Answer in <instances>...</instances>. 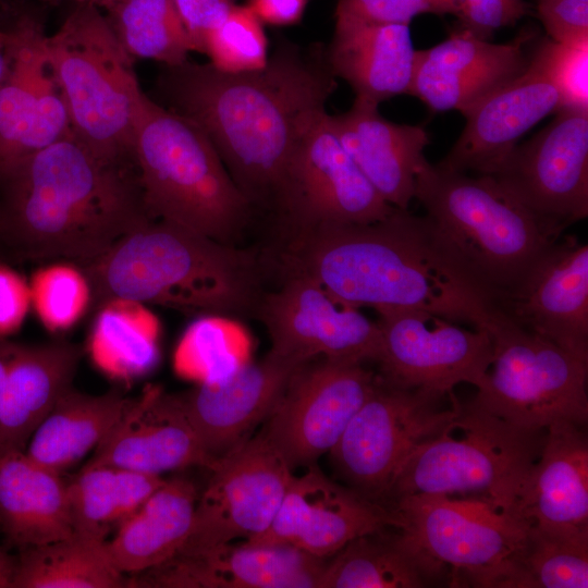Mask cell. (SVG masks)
<instances>
[{"label": "cell", "instance_id": "60d3db41", "mask_svg": "<svg viewBox=\"0 0 588 588\" xmlns=\"http://www.w3.org/2000/svg\"><path fill=\"white\" fill-rule=\"evenodd\" d=\"M558 88L562 108L588 111V42L543 40L529 59Z\"/></svg>", "mask_w": 588, "mask_h": 588}, {"label": "cell", "instance_id": "9c48e42d", "mask_svg": "<svg viewBox=\"0 0 588 588\" xmlns=\"http://www.w3.org/2000/svg\"><path fill=\"white\" fill-rule=\"evenodd\" d=\"M493 346L490 368L473 401L516 425L547 429L588 420V360L518 326L490 307L480 323Z\"/></svg>", "mask_w": 588, "mask_h": 588}, {"label": "cell", "instance_id": "d590c367", "mask_svg": "<svg viewBox=\"0 0 588 588\" xmlns=\"http://www.w3.org/2000/svg\"><path fill=\"white\" fill-rule=\"evenodd\" d=\"M588 540L529 526L522 548L498 574L492 588H587Z\"/></svg>", "mask_w": 588, "mask_h": 588}, {"label": "cell", "instance_id": "7a4b0ae2", "mask_svg": "<svg viewBox=\"0 0 588 588\" xmlns=\"http://www.w3.org/2000/svg\"><path fill=\"white\" fill-rule=\"evenodd\" d=\"M298 233L294 272L311 277L342 304L378 314L418 309L474 327L491 306L426 215L394 208L373 222Z\"/></svg>", "mask_w": 588, "mask_h": 588}, {"label": "cell", "instance_id": "cb8c5ba5", "mask_svg": "<svg viewBox=\"0 0 588 588\" xmlns=\"http://www.w3.org/2000/svg\"><path fill=\"white\" fill-rule=\"evenodd\" d=\"M100 465L161 476L191 466L210 469L213 462L176 394L150 387L139 399L131 400L84 467Z\"/></svg>", "mask_w": 588, "mask_h": 588}, {"label": "cell", "instance_id": "5b68a950", "mask_svg": "<svg viewBox=\"0 0 588 588\" xmlns=\"http://www.w3.org/2000/svg\"><path fill=\"white\" fill-rule=\"evenodd\" d=\"M414 198L492 306L518 286L566 229L532 212L493 177L470 176L426 158L416 172Z\"/></svg>", "mask_w": 588, "mask_h": 588}, {"label": "cell", "instance_id": "e575fe53", "mask_svg": "<svg viewBox=\"0 0 588 588\" xmlns=\"http://www.w3.org/2000/svg\"><path fill=\"white\" fill-rule=\"evenodd\" d=\"M164 480L109 465L83 467L68 485L74 531L108 540Z\"/></svg>", "mask_w": 588, "mask_h": 588}, {"label": "cell", "instance_id": "ffe728a7", "mask_svg": "<svg viewBox=\"0 0 588 588\" xmlns=\"http://www.w3.org/2000/svg\"><path fill=\"white\" fill-rule=\"evenodd\" d=\"M327 560L289 543L226 542L128 577V587L318 588Z\"/></svg>", "mask_w": 588, "mask_h": 588}, {"label": "cell", "instance_id": "f1b7e54d", "mask_svg": "<svg viewBox=\"0 0 588 588\" xmlns=\"http://www.w3.org/2000/svg\"><path fill=\"white\" fill-rule=\"evenodd\" d=\"M82 348L68 341L20 344L0 396V451H24L57 401L71 389Z\"/></svg>", "mask_w": 588, "mask_h": 588}, {"label": "cell", "instance_id": "4dcf8cb0", "mask_svg": "<svg viewBox=\"0 0 588 588\" xmlns=\"http://www.w3.org/2000/svg\"><path fill=\"white\" fill-rule=\"evenodd\" d=\"M326 51L333 74L351 85L356 98L379 105L408 95L416 54L409 25L335 22Z\"/></svg>", "mask_w": 588, "mask_h": 588}, {"label": "cell", "instance_id": "1f68e13d", "mask_svg": "<svg viewBox=\"0 0 588 588\" xmlns=\"http://www.w3.org/2000/svg\"><path fill=\"white\" fill-rule=\"evenodd\" d=\"M197 498L191 480L166 479L107 540L115 567L128 577L176 554L188 536Z\"/></svg>", "mask_w": 588, "mask_h": 588}, {"label": "cell", "instance_id": "7402d4cb", "mask_svg": "<svg viewBox=\"0 0 588 588\" xmlns=\"http://www.w3.org/2000/svg\"><path fill=\"white\" fill-rule=\"evenodd\" d=\"M303 365L269 351L261 360L242 365L224 378L175 393L213 465L268 418Z\"/></svg>", "mask_w": 588, "mask_h": 588}, {"label": "cell", "instance_id": "44dd1931", "mask_svg": "<svg viewBox=\"0 0 588 588\" xmlns=\"http://www.w3.org/2000/svg\"><path fill=\"white\" fill-rule=\"evenodd\" d=\"M518 326L588 360V246L561 236L494 305Z\"/></svg>", "mask_w": 588, "mask_h": 588}, {"label": "cell", "instance_id": "484cf974", "mask_svg": "<svg viewBox=\"0 0 588 588\" xmlns=\"http://www.w3.org/2000/svg\"><path fill=\"white\" fill-rule=\"evenodd\" d=\"M513 511L529 526L588 540V441L584 427L564 420L547 428L541 453Z\"/></svg>", "mask_w": 588, "mask_h": 588}, {"label": "cell", "instance_id": "74e56055", "mask_svg": "<svg viewBox=\"0 0 588 588\" xmlns=\"http://www.w3.org/2000/svg\"><path fill=\"white\" fill-rule=\"evenodd\" d=\"M98 316L93 335V356L108 373L115 377H134L149 369L157 352L152 336L110 304Z\"/></svg>", "mask_w": 588, "mask_h": 588}, {"label": "cell", "instance_id": "7c38bea8", "mask_svg": "<svg viewBox=\"0 0 588 588\" xmlns=\"http://www.w3.org/2000/svg\"><path fill=\"white\" fill-rule=\"evenodd\" d=\"M274 204L298 231L369 223L394 209L345 151L326 109L303 120Z\"/></svg>", "mask_w": 588, "mask_h": 588}, {"label": "cell", "instance_id": "8992f818", "mask_svg": "<svg viewBox=\"0 0 588 588\" xmlns=\"http://www.w3.org/2000/svg\"><path fill=\"white\" fill-rule=\"evenodd\" d=\"M133 154L143 201L152 219L231 244L252 204L198 125L147 96Z\"/></svg>", "mask_w": 588, "mask_h": 588}, {"label": "cell", "instance_id": "83f0119b", "mask_svg": "<svg viewBox=\"0 0 588 588\" xmlns=\"http://www.w3.org/2000/svg\"><path fill=\"white\" fill-rule=\"evenodd\" d=\"M453 586L450 567L395 526L364 534L326 561L318 588Z\"/></svg>", "mask_w": 588, "mask_h": 588}, {"label": "cell", "instance_id": "8fae6325", "mask_svg": "<svg viewBox=\"0 0 588 588\" xmlns=\"http://www.w3.org/2000/svg\"><path fill=\"white\" fill-rule=\"evenodd\" d=\"M396 525L453 574V586L492 588L524 544L529 525L514 512L475 498L411 494L385 506Z\"/></svg>", "mask_w": 588, "mask_h": 588}, {"label": "cell", "instance_id": "c3c4849f", "mask_svg": "<svg viewBox=\"0 0 588 588\" xmlns=\"http://www.w3.org/2000/svg\"><path fill=\"white\" fill-rule=\"evenodd\" d=\"M13 53V35L10 28L0 29V86L9 70Z\"/></svg>", "mask_w": 588, "mask_h": 588}, {"label": "cell", "instance_id": "5bb4252c", "mask_svg": "<svg viewBox=\"0 0 588 588\" xmlns=\"http://www.w3.org/2000/svg\"><path fill=\"white\" fill-rule=\"evenodd\" d=\"M310 362L292 376L261 431L292 470L332 450L377 380L363 363Z\"/></svg>", "mask_w": 588, "mask_h": 588}, {"label": "cell", "instance_id": "9a60e30c", "mask_svg": "<svg viewBox=\"0 0 588 588\" xmlns=\"http://www.w3.org/2000/svg\"><path fill=\"white\" fill-rule=\"evenodd\" d=\"M383 380L402 388L444 394L467 382L478 388L492 362L493 346L481 328L464 329L418 309L379 313Z\"/></svg>", "mask_w": 588, "mask_h": 588}, {"label": "cell", "instance_id": "d6986e66", "mask_svg": "<svg viewBox=\"0 0 588 588\" xmlns=\"http://www.w3.org/2000/svg\"><path fill=\"white\" fill-rule=\"evenodd\" d=\"M306 468L292 476L268 529L248 541L289 543L328 560L354 538L396 525L383 505L329 479L316 464Z\"/></svg>", "mask_w": 588, "mask_h": 588}, {"label": "cell", "instance_id": "d4e9b609", "mask_svg": "<svg viewBox=\"0 0 588 588\" xmlns=\"http://www.w3.org/2000/svg\"><path fill=\"white\" fill-rule=\"evenodd\" d=\"M550 78L529 61L527 69L486 95L463 115L466 125L440 166L489 175L518 139L547 115L561 109Z\"/></svg>", "mask_w": 588, "mask_h": 588}, {"label": "cell", "instance_id": "4316f807", "mask_svg": "<svg viewBox=\"0 0 588 588\" xmlns=\"http://www.w3.org/2000/svg\"><path fill=\"white\" fill-rule=\"evenodd\" d=\"M377 103L356 98L344 113L330 115L343 148L392 207L408 209L417 169L429 143L426 130L384 119Z\"/></svg>", "mask_w": 588, "mask_h": 588}, {"label": "cell", "instance_id": "836d02e7", "mask_svg": "<svg viewBox=\"0 0 588 588\" xmlns=\"http://www.w3.org/2000/svg\"><path fill=\"white\" fill-rule=\"evenodd\" d=\"M128 577L114 565L107 540L74 532L20 549L12 588H120Z\"/></svg>", "mask_w": 588, "mask_h": 588}, {"label": "cell", "instance_id": "52a82bcc", "mask_svg": "<svg viewBox=\"0 0 588 588\" xmlns=\"http://www.w3.org/2000/svg\"><path fill=\"white\" fill-rule=\"evenodd\" d=\"M46 45L73 135L100 160L135 168L134 134L147 95L140 89L135 60L105 13L77 3L47 35Z\"/></svg>", "mask_w": 588, "mask_h": 588}, {"label": "cell", "instance_id": "8d00e7d4", "mask_svg": "<svg viewBox=\"0 0 588 588\" xmlns=\"http://www.w3.org/2000/svg\"><path fill=\"white\" fill-rule=\"evenodd\" d=\"M105 12L134 60H154L164 66L187 61L192 46L173 0H115Z\"/></svg>", "mask_w": 588, "mask_h": 588}, {"label": "cell", "instance_id": "d6a6232c", "mask_svg": "<svg viewBox=\"0 0 588 588\" xmlns=\"http://www.w3.org/2000/svg\"><path fill=\"white\" fill-rule=\"evenodd\" d=\"M130 402L118 391L91 395L72 387L34 431L24 452L39 465L64 475L95 450Z\"/></svg>", "mask_w": 588, "mask_h": 588}, {"label": "cell", "instance_id": "bcb514c9", "mask_svg": "<svg viewBox=\"0 0 588 588\" xmlns=\"http://www.w3.org/2000/svg\"><path fill=\"white\" fill-rule=\"evenodd\" d=\"M30 303V289L22 275L0 262V339L21 328Z\"/></svg>", "mask_w": 588, "mask_h": 588}, {"label": "cell", "instance_id": "f6af8a7d", "mask_svg": "<svg viewBox=\"0 0 588 588\" xmlns=\"http://www.w3.org/2000/svg\"><path fill=\"white\" fill-rule=\"evenodd\" d=\"M235 0H173L188 36L192 51L205 53L210 30L225 16Z\"/></svg>", "mask_w": 588, "mask_h": 588}, {"label": "cell", "instance_id": "ab89813d", "mask_svg": "<svg viewBox=\"0 0 588 588\" xmlns=\"http://www.w3.org/2000/svg\"><path fill=\"white\" fill-rule=\"evenodd\" d=\"M29 289L37 315L50 330L70 327L90 304L88 283L78 267L44 269L34 275Z\"/></svg>", "mask_w": 588, "mask_h": 588}, {"label": "cell", "instance_id": "b9f144b4", "mask_svg": "<svg viewBox=\"0 0 588 588\" xmlns=\"http://www.w3.org/2000/svg\"><path fill=\"white\" fill-rule=\"evenodd\" d=\"M424 13L449 14L445 0H338L335 22L409 25Z\"/></svg>", "mask_w": 588, "mask_h": 588}, {"label": "cell", "instance_id": "4fadbf2b", "mask_svg": "<svg viewBox=\"0 0 588 588\" xmlns=\"http://www.w3.org/2000/svg\"><path fill=\"white\" fill-rule=\"evenodd\" d=\"M209 470L211 477L197 498L188 536L177 553H195L264 534L293 476L261 432L219 458Z\"/></svg>", "mask_w": 588, "mask_h": 588}, {"label": "cell", "instance_id": "f35d334b", "mask_svg": "<svg viewBox=\"0 0 588 588\" xmlns=\"http://www.w3.org/2000/svg\"><path fill=\"white\" fill-rule=\"evenodd\" d=\"M205 53L219 71L244 73L262 69L268 60V41L262 22L248 5H233L210 30Z\"/></svg>", "mask_w": 588, "mask_h": 588}, {"label": "cell", "instance_id": "7dc6e473", "mask_svg": "<svg viewBox=\"0 0 588 588\" xmlns=\"http://www.w3.org/2000/svg\"><path fill=\"white\" fill-rule=\"evenodd\" d=\"M308 0H249L248 7L261 22L291 25L298 22Z\"/></svg>", "mask_w": 588, "mask_h": 588}, {"label": "cell", "instance_id": "f546056e", "mask_svg": "<svg viewBox=\"0 0 588 588\" xmlns=\"http://www.w3.org/2000/svg\"><path fill=\"white\" fill-rule=\"evenodd\" d=\"M69 480L26 455L0 451V530L20 549L73 535Z\"/></svg>", "mask_w": 588, "mask_h": 588}, {"label": "cell", "instance_id": "ee69618b", "mask_svg": "<svg viewBox=\"0 0 588 588\" xmlns=\"http://www.w3.org/2000/svg\"><path fill=\"white\" fill-rule=\"evenodd\" d=\"M537 9L551 40L588 42V0H538Z\"/></svg>", "mask_w": 588, "mask_h": 588}, {"label": "cell", "instance_id": "816d5d0a", "mask_svg": "<svg viewBox=\"0 0 588 588\" xmlns=\"http://www.w3.org/2000/svg\"><path fill=\"white\" fill-rule=\"evenodd\" d=\"M115 0H76L77 3H88L93 4L99 9H103L105 11L110 8Z\"/></svg>", "mask_w": 588, "mask_h": 588}, {"label": "cell", "instance_id": "30bf717a", "mask_svg": "<svg viewBox=\"0 0 588 588\" xmlns=\"http://www.w3.org/2000/svg\"><path fill=\"white\" fill-rule=\"evenodd\" d=\"M458 404L453 392L402 388L377 375L329 452L335 470L350 488L381 504L405 458L455 417Z\"/></svg>", "mask_w": 588, "mask_h": 588}, {"label": "cell", "instance_id": "ba28073f", "mask_svg": "<svg viewBox=\"0 0 588 588\" xmlns=\"http://www.w3.org/2000/svg\"><path fill=\"white\" fill-rule=\"evenodd\" d=\"M547 429L502 418L473 400L402 463L381 505L411 494H460L513 511L544 444Z\"/></svg>", "mask_w": 588, "mask_h": 588}, {"label": "cell", "instance_id": "e0dca14e", "mask_svg": "<svg viewBox=\"0 0 588 588\" xmlns=\"http://www.w3.org/2000/svg\"><path fill=\"white\" fill-rule=\"evenodd\" d=\"M359 308L334 299L311 277L294 272L260 306V317L278 355L305 364L315 357L378 362L381 340L377 322Z\"/></svg>", "mask_w": 588, "mask_h": 588}, {"label": "cell", "instance_id": "603a6c76", "mask_svg": "<svg viewBox=\"0 0 588 588\" xmlns=\"http://www.w3.org/2000/svg\"><path fill=\"white\" fill-rule=\"evenodd\" d=\"M530 38L532 34L524 32L510 42L492 44L460 28L440 44L416 50L408 95L433 112L464 114L527 69L525 47Z\"/></svg>", "mask_w": 588, "mask_h": 588}, {"label": "cell", "instance_id": "277c9868", "mask_svg": "<svg viewBox=\"0 0 588 588\" xmlns=\"http://www.w3.org/2000/svg\"><path fill=\"white\" fill-rule=\"evenodd\" d=\"M77 267L95 309L122 302L233 314L254 302L258 277L249 253L160 219Z\"/></svg>", "mask_w": 588, "mask_h": 588}, {"label": "cell", "instance_id": "6da1fadb", "mask_svg": "<svg viewBox=\"0 0 588 588\" xmlns=\"http://www.w3.org/2000/svg\"><path fill=\"white\" fill-rule=\"evenodd\" d=\"M327 51L278 47L257 71L226 73L211 63L164 66L161 106L210 139L250 204L273 201L303 120L336 89Z\"/></svg>", "mask_w": 588, "mask_h": 588}, {"label": "cell", "instance_id": "681fc988", "mask_svg": "<svg viewBox=\"0 0 588 588\" xmlns=\"http://www.w3.org/2000/svg\"><path fill=\"white\" fill-rule=\"evenodd\" d=\"M16 567V558L0 547V588H12Z\"/></svg>", "mask_w": 588, "mask_h": 588}, {"label": "cell", "instance_id": "3957f363", "mask_svg": "<svg viewBox=\"0 0 588 588\" xmlns=\"http://www.w3.org/2000/svg\"><path fill=\"white\" fill-rule=\"evenodd\" d=\"M152 219L135 168L107 163L71 132L0 176V252L87 264Z\"/></svg>", "mask_w": 588, "mask_h": 588}, {"label": "cell", "instance_id": "f907efd6", "mask_svg": "<svg viewBox=\"0 0 588 588\" xmlns=\"http://www.w3.org/2000/svg\"><path fill=\"white\" fill-rule=\"evenodd\" d=\"M20 344L9 339H0V396L10 364L19 348Z\"/></svg>", "mask_w": 588, "mask_h": 588}, {"label": "cell", "instance_id": "7bdbcfd3", "mask_svg": "<svg viewBox=\"0 0 588 588\" xmlns=\"http://www.w3.org/2000/svg\"><path fill=\"white\" fill-rule=\"evenodd\" d=\"M449 14L455 15L465 29L489 40L493 33L514 25L528 12L525 0H445Z\"/></svg>", "mask_w": 588, "mask_h": 588}, {"label": "cell", "instance_id": "2e32d148", "mask_svg": "<svg viewBox=\"0 0 588 588\" xmlns=\"http://www.w3.org/2000/svg\"><path fill=\"white\" fill-rule=\"evenodd\" d=\"M555 113L489 176L536 215L567 228L588 216V111Z\"/></svg>", "mask_w": 588, "mask_h": 588}, {"label": "cell", "instance_id": "ac0fdd59", "mask_svg": "<svg viewBox=\"0 0 588 588\" xmlns=\"http://www.w3.org/2000/svg\"><path fill=\"white\" fill-rule=\"evenodd\" d=\"M10 29L13 53L0 86V176L72 132L42 21L26 14Z\"/></svg>", "mask_w": 588, "mask_h": 588}]
</instances>
